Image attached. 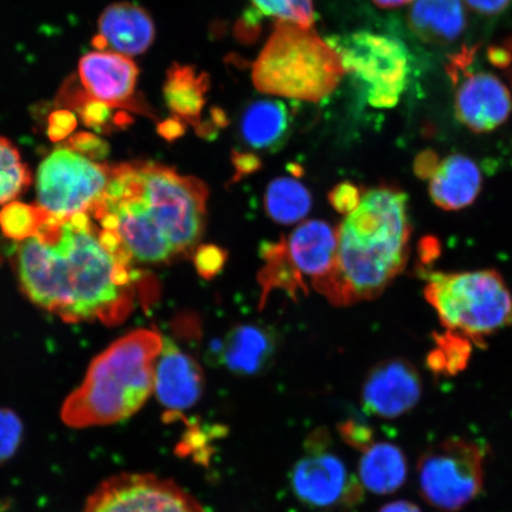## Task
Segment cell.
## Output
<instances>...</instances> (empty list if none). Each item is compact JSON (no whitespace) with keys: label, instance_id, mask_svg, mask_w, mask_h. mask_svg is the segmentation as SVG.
Instances as JSON below:
<instances>
[{"label":"cell","instance_id":"1","mask_svg":"<svg viewBox=\"0 0 512 512\" xmlns=\"http://www.w3.org/2000/svg\"><path fill=\"white\" fill-rule=\"evenodd\" d=\"M113 233L88 214H44L18 242L16 266L32 303L64 322L117 324L130 315L140 274Z\"/></svg>","mask_w":512,"mask_h":512},{"label":"cell","instance_id":"2","mask_svg":"<svg viewBox=\"0 0 512 512\" xmlns=\"http://www.w3.org/2000/svg\"><path fill=\"white\" fill-rule=\"evenodd\" d=\"M209 191L200 179L158 163L112 166L110 184L89 216L113 233L134 262L166 264L196 251Z\"/></svg>","mask_w":512,"mask_h":512},{"label":"cell","instance_id":"3","mask_svg":"<svg viewBox=\"0 0 512 512\" xmlns=\"http://www.w3.org/2000/svg\"><path fill=\"white\" fill-rule=\"evenodd\" d=\"M412 233L405 191L381 185L364 192L337 230L334 268L313 287L341 306L379 297L405 270Z\"/></svg>","mask_w":512,"mask_h":512},{"label":"cell","instance_id":"4","mask_svg":"<svg viewBox=\"0 0 512 512\" xmlns=\"http://www.w3.org/2000/svg\"><path fill=\"white\" fill-rule=\"evenodd\" d=\"M163 339L156 331H134L96 356L63 402V424L76 430L110 426L137 414L153 393Z\"/></svg>","mask_w":512,"mask_h":512},{"label":"cell","instance_id":"5","mask_svg":"<svg viewBox=\"0 0 512 512\" xmlns=\"http://www.w3.org/2000/svg\"><path fill=\"white\" fill-rule=\"evenodd\" d=\"M345 74L341 55L313 27L277 22L252 79L260 93L319 102L336 91Z\"/></svg>","mask_w":512,"mask_h":512},{"label":"cell","instance_id":"6","mask_svg":"<svg viewBox=\"0 0 512 512\" xmlns=\"http://www.w3.org/2000/svg\"><path fill=\"white\" fill-rule=\"evenodd\" d=\"M425 298L447 330L484 347L485 339L512 325V294L495 270L425 273Z\"/></svg>","mask_w":512,"mask_h":512},{"label":"cell","instance_id":"7","mask_svg":"<svg viewBox=\"0 0 512 512\" xmlns=\"http://www.w3.org/2000/svg\"><path fill=\"white\" fill-rule=\"evenodd\" d=\"M484 447L465 438H448L424 453L418 462L419 491L431 507L457 512L482 494Z\"/></svg>","mask_w":512,"mask_h":512},{"label":"cell","instance_id":"8","mask_svg":"<svg viewBox=\"0 0 512 512\" xmlns=\"http://www.w3.org/2000/svg\"><path fill=\"white\" fill-rule=\"evenodd\" d=\"M330 44L341 55L345 72L362 86L370 106L392 108L399 104L411 73L405 44L369 31L355 32Z\"/></svg>","mask_w":512,"mask_h":512},{"label":"cell","instance_id":"9","mask_svg":"<svg viewBox=\"0 0 512 512\" xmlns=\"http://www.w3.org/2000/svg\"><path fill=\"white\" fill-rule=\"evenodd\" d=\"M112 166L72 149L57 147L43 159L36 178L37 206L64 217L88 214L110 184Z\"/></svg>","mask_w":512,"mask_h":512},{"label":"cell","instance_id":"10","mask_svg":"<svg viewBox=\"0 0 512 512\" xmlns=\"http://www.w3.org/2000/svg\"><path fill=\"white\" fill-rule=\"evenodd\" d=\"M81 512L206 511L170 479L151 473H121L96 486Z\"/></svg>","mask_w":512,"mask_h":512},{"label":"cell","instance_id":"11","mask_svg":"<svg viewBox=\"0 0 512 512\" xmlns=\"http://www.w3.org/2000/svg\"><path fill=\"white\" fill-rule=\"evenodd\" d=\"M464 53L453 61L450 72L456 93L454 112L459 123L475 133H489L502 126L512 112L510 89L496 75L488 72H470Z\"/></svg>","mask_w":512,"mask_h":512},{"label":"cell","instance_id":"12","mask_svg":"<svg viewBox=\"0 0 512 512\" xmlns=\"http://www.w3.org/2000/svg\"><path fill=\"white\" fill-rule=\"evenodd\" d=\"M310 446L309 456L300 459L292 472V488L300 501L316 508L360 502L361 483L349 476L342 460L325 452L324 443L316 439Z\"/></svg>","mask_w":512,"mask_h":512},{"label":"cell","instance_id":"13","mask_svg":"<svg viewBox=\"0 0 512 512\" xmlns=\"http://www.w3.org/2000/svg\"><path fill=\"white\" fill-rule=\"evenodd\" d=\"M422 377L414 364L403 358L377 363L362 387V405L381 419H396L418 406Z\"/></svg>","mask_w":512,"mask_h":512},{"label":"cell","instance_id":"14","mask_svg":"<svg viewBox=\"0 0 512 512\" xmlns=\"http://www.w3.org/2000/svg\"><path fill=\"white\" fill-rule=\"evenodd\" d=\"M78 73L80 86L93 99L112 108L144 112L136 95L139 69L131 57L110 50L91 51L81 57Z\"/></svg>","mask_w":512,"mask_h":512},{"label":"cell","instance_id":"15","mask_svg":"<svg viewBox=\"0 0 512 512\" xmlns=\"http://www.w3.org/2000/svg\"><path fill=\"white\" fill-rule=\"evenodd\" d=\"M204 375L198 363L164 337L155 367L153 393L170 416L194 407L202 398Z\"/></svg>","mask_w":512,"mask_h":512},{"label":"cell","instance_id":"16","mask_svg":"<svg viewBox=\"0 0 512 512\" xmlns=\"http://www.w3.org/2000/svg\"><path fill=\"white\" fill-rule=\"evenodd\" d=\"M98 30L93 41L96 49L127 57L146 53L156 38L155 22L149 12L128 2L108 5L99 17Z\"/></svg>","mask_w":512,"mask_h":512},{"label":"cell","instance_id":"17","mask_svg":"<svg viewBox=\"0 0 512 512\" xmlns=\"http://www.w3.org/2000/svg\"><path fill=\"white\" fill-rule=\"evenodd\" d=\"M275 338L259 325L236 326L229 334L211 343L209 361L224 364L234 374L251 376L264 371L273 360Z\"/></svg>","mask_w":512,"mask_h":512},{"label":"cell","instance_id":"18","mask_svg":"<svg viewBox=\"0 0 512 512\" xmlns=\"http://www.w3.org/2000/svg\"><path fill=\"white\" fill-rule=\"evenodd\" d=\"M283 240L288 259L300 277L311 278L313 286L328 277L337 252V232L329 223L304 222Z\"/></svg>","mask_w":512,"mask_h":512},{"label":"cell","instance_id":"19","mask_svg":"<svg viewBox=\"0 0 512 512\" xmlns=\"http://www.w3.org/2000/svg\"><path fill=\"white\" fill-rule=\"evenodd\" d=\"M483 175L475 160L454 153L440 160L430 178V196L435 206L454 211L470 207L482 191Z\"/></svg>","mask_w":512,"mask_h":512},{"label":"cell","instance_id":"20","mask_svg":"<svg viewBox=\"0 0 512 512\" xmlns=\"http://www.w3.org/2000/svg\"><path fill=\"white\" fill-rule=\"evenodd\" d=\"M466 9L464 0H413L408 24L422 41L452 43L464 34Z\"/></svg>","mask_w":512,"mask_h":512},{"label":"cell","instance_id":"21","mask_svg":"<svg viewBox=\"0 0 512 512\" xmlns=\"http://www.w3.org/2000/svg\"><path fill=\"white\" fill-rule=\"evenodd\" d=\"M243 144L259 152H275L290 134V115L283 102L273 99L253 101L243 110L239 121Z\"/></svg>","mask_w":512,"mask_h":512},{"label":"cell","instance_id":"22","mask_svg":"<svg viewBox=\"0 0 512 512\" xmlns=\"http://www.w3.org/2000/svg\"><path fill=\"white\" fill-rule=\"evenodd\" d=\"M361 484L375 495H390L406 483L408 463L406 454L392 443L371 445L358 465Z\"/></svg>","mask_w":512,"mask_h":512},{"label":"cell","instance_id":"23","mask_svg":"<svg viewBox=\"0 0 512 512\" xmlns=\"http://www.w3.org/2000/svg\"><path fill=\"white\" fill-rule=\"evenodd\" d=\"M209 76L196 68L174 64L166 74L163 93L166 105L179 121L198 124L207 104Z\"/></svg>","mask_w":512,"mask_h":512},{"label":"cell","instance_id":"24","mask_svg":"<svg viewBox=\"0 0 512 512\" xmlns=\"http://www.w3.org/2000/svg\"><path fill=\"white\" fill-rule=\"evenodd\" d=\"M265 206L275 222L293 224L310 213L312 197L296 178L280 177L268 185Z\"/></svg>","mask_w":512,"mask_h":512},{"label":"cell","instance_id":"25","mask_svg":"<svg viewBox=\"0 0 512 512\" xmlns=\"http://www.w3.org/2000/svg\"><path fill=\"white\" fill-rule=\"evenodd\" d=\"M261 258L265 261V266L259 275L262 304L266 302L268 294L273 290H284L292 297L296 296L299 290L306 291L304 279L294 270L288 259L283 239L279 242L265 243L261 247Z\"/></svg>","mask_w":512,"mask_h":512},{"label":"cell","instance_id":"26","mask_svg":"<svg viewBox=\"0 0 512 512\" xmlns=\"http://www.w3.org/2000/svg\"><path fill=\"white\" fill-rule=\"evenodd\" d=\"M435 349L427 355L426 366L434 376H457L467 368L472 355L469 338L447 330L434 335Z\"/></svg>","mask_w":512,"mask_h":512},{"label":"cell","instance_id":"27","mask_svg":"<svg viewBox=\"0 0 512 512\" xmlns=\"http://www.w3.org/2000/svg\"><path fill=\"white\" fill-rule=\"evenodd\" d=\"M30 183V170L21 153L10 140L0 137V206L15 202Z\"/></svg>","mask_w":512,"mask_h":512},{"label":"cell","instance_id":"28","mask_svg":"<svg viewBox=\"0 0 512 512\" xmlns=\"http://www.w3.org/2000/svg\"><path fill=\"white\" fill-rule=\"evenodd\" d=\"M46 211L38 206L11 202L0 211V229L5 236L17 242L34 235Z\"/></svg>","mask_w":512,"mask_h":512},{"label":"cell","instance_id":"29","mask_svg":"<svg viewBox=\"0 0 512 512\" xmlns=\"http://www.w3.org/2000/svg\"><path fill=\"white\" fill-rule=\"evenodd\" d=\"M261 14L287 22L313 27L315 6L313 0H252Z\"/></svg>","mask_w":512,"mask_h":512},{"label":"cell","instance_id":"30","mask_svg":"<svg viewBox=\"0 0 512 512\" xmlns=\"http://www.w3.org/2000/svg\"><path fill=\"white\" fill-rule=\"evenodd\" d=\"M23 425L9 408H0V464L9 460L21 445Z\"/></svg>","mask_w":512,"mask_h":512},{"label":"cell","instance_id":"31","mask_svg":"<svg viewBox=\"0 0 512 512\" xmlns=\"http://www.w3.org/2000/svg\"><path fill=\"white\" fill-rule=\"evenodd\" d=\"M228 254L219 246H198L194 254V264L198 274L204 279H213L226 265Z\"/></svg>","mask_w":512,"mask_h":512},{"label":"cell","instance_id":"32","mask_svg":"<svg viewBox=\"0 0 512 512\" xmlns=\"http://www.w3.org/2000/svg\"><path fill=\"white\" fill-rule=\"evenodd\" d=\"M362 192L355 184L344 182L338 184L329 194L332 208L339 214L349 215L360 206Z\"/></svg>","mask_w":512,"mask_h":512},{"label":"cell","instance_id":"33","mask_svg":"<svg viewBox=\"0 0 512 512\" xmlns=\"http://www.w3.org/2000/svg\"><path fill=\"white\" fill-rule=\"evenodd\" d=\"M342 438L345 443L355 450L364 452L367 451L371 445H374V432L367 425L361 424V422L349 420L344 422L339 427Z\"/></svg>","mask_w":512,"mask_h":512},{"label":"cell","instance_id":"34","mask_svg":"<svg viewBox=\"0 0 512 512\" xmlns=\"http://www.w3.org/2000/svg\"><path fill=\"white\" fill-rule=\"evenodd\" d=\"M76 125H78V119L72 111L66 108L56 111L49 118V137L54 142H61L74 132Z\"/></svg>","mask_w":512,"mask_h":512},{"label":"cell","instance_id":"35","mask_svg":"<svg viewBox=\"0 0 512 512\" xmlns=\"http://www.w3.org/2000/svg\"><path fill=\"white\" fill-rule=\"evenodd\" d=\"M66 145L82 153V155H86L87 157L95 160L100 157H104L106 153L105 143L91 133L81 132L79 134H75V136L68 140Z\"/></svg>","mask_w":512,"mask_h":512},{"label":"cell","instance_id":"36","mask_svg":"<svg viewBox=\"0 0 512 512\" xmlns=\"http://www.w3.org/2000/svg\"><path fill=\"white\" fill-rule=\"evenodd\" d=\"M489 59L492 64L503 70L512 87V34L501 46L489 50Z\"/></svg>","mask_w":512,"mask_h":512},{"label":"cell","instance_id":"37","mask_svg":"<svg viewBox=\"0 0 512 512\" xmlns=\"http://www.w3.org/2000/svg\"><path fill=\"white\" fill-rule=\"evenodd\" d=\"M467 8L479 15L496 16L507 10L512 0H464Z\"/></svg>","mask_w":512,"mask_h":512},{"label":"cell","instance_id":"38","mask_svg":"<svg viewBox=\"0 0 512 512\" xmlns=\"http://www.w3.org/2000/svg\"><path fill=\"white\" fill-rule=\"evenodd\" d=\"M439 158L432 151L421 152L415 160L414 171L421 179H430L439 165Z\"/></svg>","mask_w":512,"mask_h":512},{"label":"cell","instance_id":"39","mask_svg":"<svg viewBox=\"0 0 512 512\" xmlns=\"http://www.w3.org/2000/svg\"><path fill=\"white\" fill-rule=\"evenodd\" d=\"M233 164L236 170V177L240 178L260 168V159L249 152H235L233 155Z\"/></svg>","mask_w":512,"mask_h":512},{"label":"cell","instance_id":"40","mask_svg":"<svg viewBox=\"0 0 512 512\" xmlns=\"http://www.w3.org/2000/svg\"><path fill=\"white\" fill-rule=\"evenodd\" d=\"M160 133L162 136L168 139H175L181 136L183 132L182 121L177 119L165 121V123L160 126Z\"/></svg>","mask_w":512,"mask_h":512},{"label":"cell","instance_id":"41","mask_svg":"<svg viewBox=\"0 0 512 512\" xmlns=\"http://www.w3.org/2000/svg\"><path fill=\"white\" fill-rule=\"evenodd\" d=\"M379 512H422L418 505L408 501H396L384 505Z\"/></svg>","mask_w":512,"mask_h":512},{"label":"cell","instance_id":"42","mask_svg":"<svg viewBox=\"0 0 512 512\" xmlns=\"http://www.w3.org/2000/svg\"><path fill=\"white\" fill-rule=\"evenodd\" d=\"M425 242L426 245L421 246L422 249H425V253H422V258H424L426 262H430L431 260L437 258V249H439V246L437 240L427 239Z\"/></svg>","mask_w":512,"mask_h":512},{"label":"cell","instance_id":"43","mask_svg":"<svg viewBox=\"0 0 512 512\" xmlns=\"http://www.w3.org/2000/svg\"><path fill=\"white\" fill-rule=\"evenodd\" d=\"M412 2L413 0H373V3L379 8L389 10L401 8V6L412 4Z\"/></svg>","mask_w":512,"mask_h":512}]
</instances>
